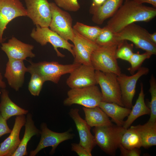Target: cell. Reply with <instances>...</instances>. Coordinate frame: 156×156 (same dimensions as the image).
<instances>
[{
	"mask_svg": "<svg viewBox=\"0 0 156 156\" xmlns=\"http://www.w3.org/2000/svg\"><path fill=\"white\" fill-rule=\"evenodd\" d=\"M40 129V142L36 148L30 152V156H35L42 149L49 146L52 147L50 154H53L59 144L66 140L73 139L75 136L74 134L70 133L71 129L62 133L53 131L48 128L46 124L44 122L41 124Z\"/></svg>",
	"mask_w": 156,
	"mask_h": 156,
	"instance_id": "cell-10",
	"label": "cell"
},
{
	"mask_svg": "<svg viewBox=\"0 0 156 156\" xmlns=\"http://www.w3.org/2000/svg\"><path fill=\"white\" fill-rule=\"evenodd\" d=\"M149 72L148 68L141 67L136 73L131 76L122 73L117 76V79L120 88L124 107L129 109L132 108L137 82L141 77L146 75Z\"/></svg>",
	"mask_w": 156,
	"mask_h": 156,
	"instance_id": "cell-11",
	"label": "cell"
},
{
	"mask_svg": "<svg viewBox=\"0 0 156 156\" xmlns=\"http://www.w3.org/2000/svg\"><path fill=\"white\" fill-rule=\"evenodd\" d=\"M150 87L149 90L151 96L150 103V118L148 122H156V80L153 74L149 81Z\"/></svg>",
	"mask_w": 156,
	"mask_h": 156,
	"instance_id": "cell-31",
	"label": "cell"
},
{
	"mask_svg": "<svg viewBox=\"0 0 156 156\" xmlns=\"http://www.w3.org/2000/svg\"><path fill=\"white\" fill-rule=\"evenodd\" d=\"M25 129L23 139L16 151L12 156H24L27 155V146L31 137L34 135L40 134V131L35 126L32 119V116L28 113L26 118Z\"/></svg>",
	"mask_w": 156,
	"mask_h": 156,
	"instance_id": "cell-24",
	"label": "cell"
},
{
	"mask_svg": "<svg viewBox=\"0 0 156 156\" xmlns=\"http://www.w3.org/2000/svg\"><path fill=\"white\" fill-rule=\"evenodd\" d=\"M126 129L122 126L113 124L94 127L92 131L95 144L105 153L114 155Z\"/></svg>",
	"mask_w": 156,
	"mask_h": 156,
	"instance_id": "cell-2",
	"label": "cell"
},
{
	"mask_svg": "<svg viewBox=\"0 0 156 156\" xmlns=\"http://www.w3.org/2000/svg\"><path fill=\"white\" fill-rule=\"evenodd\" d=\"M7 120L0 113V137L5 134L10 133L12 131L8 125Z\"/></svg>",
	"mask_w": 156,
	"mask_h": 156,
	"instance_id": "cell-37",
	"label": "cell"
},
{
	"mask_svg": "<svg viewBox=\"0 0 156 156\" xmlns=\"http://www.w3.org/2000/svg\"><path fill=\"white\" fill-rule=\"evenodd\" d=\"M27 16L26 9L20 0H0V43L8 24L18 17Z\"/></svg>",
	"mask_w": 156,
	"mask_h": 156,
	"instance_id": "cell-13",
	"label": "cell"
},
{
	"mask_svg": "<svg viewBox=\"0 0 156 156\" xmlns=\"http://www.w3.org/2000/svg\"><path fill=\"white\" fill-rule=\"evenodd\" d=\"M31 75L28 86V90L32 95L38 96L45 81L42 77L36 73H32Z\"/></svg>",
	"mask_w": 156,
	"mask_h": 156,
	"instance_id": "cell-33",
	"label": "cell"
},
{
	"mask_svg": "<svg viewBox=\"0 0 156 156\" xmlns=\"http://www.w3.org/2000/svg\"><path fill=\"white\" fill-rule=\"evenodd\" d=\"M156 16V8L126 0L110 18L106 26L114 34L137 22H148Z\"/></svg>",
	"mask_w": 156,
	"mask_h": 156,
	"instance_id": "cell-1",
	"label": "cell"
},
{
	"mask_svg": "<svg viewBox=\"0 0 156 156\" xmlns=\"http://www.w3.org/2000/svg\"><path fill=\"white\" fill-rule=\"evenodd\" d=\"M136 3L143 4L144 3H147L152 5L153 7H156V0H133Z\"/></svg>",
	"mask_w": 156,
	"mask_h": 156,
	"instance_id": "cell-39",
	"label": "cell"
},
{
	"mask_svg": "<svg viewBox=\"0 0 156 156\" xmlns=\"http://www.w3.org/2000/svg\"><path fill=\"white\" fill-rule=\"evenodd\" d=\"M34 48V45L23 42L14 37L7 42L2 43L1 47L8 59L23 61L27 57L32 58L35 56L32 52Z\"/></svg>",
	"mask_w": 156,
	"mask_h": 156,
	"instance_id": "cell-16",
	"label": "cell"
},
{
	"mask_svg": "<svg viewBox=\"0 0 156 156\" xmlns=\"http://www.w3.org/2000/svg\"><path fill=\"white\" fill-rule=\"evenodd\" d=\"M106 0H93V2L90 8L89 12L93 14L95 10L101 6Z\"/></svg>",
	"mask_w": 156,
	"mask_h": 156,
	"instance_id": "cell-38",
	"label": "cell"
},
{
	"mask_svg": "<svg viewBox=\"0 0 156 156\" xmlns=\"http://www.w3.org/2000/svg\"><path fill=\"white\" fill-rule=\"evenodd\" d=\"M149 36L151 41L156 44V32H155L153 34L150 33Z\"/></svg>",
	"mask_w": 156,
	"mask_h": 156,
	"instance_id": "cell-41",
	"label": "cell"
},
{
	"mask_svg": "<svg viewBox=\"0 0 156 156\" xmlns=\"http://www.w3.org/2000/svg\"><path fill=\"white\" fill-rule=\"evenodd\" d=\"M75 125L79 138V144L90 153L96 145L94 137L90 132L91 127L79 114V109H71L68 113Z\"/></svg>",
	"mask_w": 156,
	"mask_h": 156,
	"instance_id": "cell-17",
	"label": "cell"
},
{
	"mask_svg": "<svg viewBox=\"0 0 156 156\" xmlns=\"http://www.w3.org/2000/svg\"><path fill=\"white\" fill-rule=\"evenodd\" d=\"M119 148L120 152V156H139L141 151L139 148H135L127 149L124 147L121 144Z\"/></svg>",
	"mask_w": 156,
	"mask_h": 156,
	"instance_id": "cell-35",
	"label": "cell"
},
{
	"mask_svg": "<svg viewBox=\"0 0 156 156\" xmlns=\"http://www.w3.org/2000/svg\"><path fill=\"white\" fill-rule=\"evenodd\" d=\"M26 72H27V68L25 66L23 61L8 59L4 77L9 86L17 91L23 86Z\"/></svg>",
	"mask_w": 156,
	"mask_h": 156,
	"instance_id": "cell-18",
	"label": "cell"
},
{
	"mask_svg": "<svg viewBox=\"0 0 156 156\" xmlns=\"http://www.w3.org/2000/svg\"><path fill=\"white\" fill-rule=\"evenodd\" d=\"M95 71L92 66L81 64L70 73L66 83L70 88L96 85Z\"/></svg>",
	"mask_w": 156,
	"mask_h": 156,
	"instance_id": "cell-15",
	"label": "cell"
},
{
	"mask_svg": "<svg viewBox=\"0 0 156 156\" xmlns=\"http://www.w3.org/2000/svg\"><path fill=\"white\" fill-rule=\"evenodd\" d=\"M121 42H119L116 40L114 34L106 26L102 28L95 41L97 45L101 46L118 45Z\"/></svg>",
	"mask_w": 156,
	"mask_h": 156,
	"instance_id": "cell-29",
	"label": "cell"
},
{
	"mask_svg": "<svg viewBox=\"0 0 156 156\" xmlns=\"http://www.w3.org/2000/svg\"><path fill=\"white\" fill-rule=\"evenodd\" d=\"M118 45L99 46L93 52L91 61L92 66L95 70L112 73L117 76L121 73L115 55Z\"/></svg>",
	"mask_w": 156,
	"mask_h": 156,
	"instance_id": "cell-5",
	"label": "cell"
},
{
	"mask_svg": "<svg viewBox=\"0 0 156 156\" xmlns=\"http://www.w3.org/2000/svg\"><path fill=\"white\" fill-rule=\"evenodd\" d=\"M51 19L49 27L66 40L73 41L75 34L72 26L73 19L67 12L62 10L55 3H49Z\"/></svg>",
	"mask_w": 156,
	"mask_h": 156,
	"instance_id": "cell-8",
	"label": "cell"
},
{
	"mask_svg": "<svg viewBox=\"0 0 156 156\" xmlns=\"http://www.w3.org/2000/svg\"><path fill=\"white\" fill-rule=\"evenodd\" d=\"M67 97L63 101L64 105L70 106L73 104L81 105L87 108L98 106L102 101L101 91L96 85L77 88H71L67 93Z\"/></svg>",
	"mask_w": 156,
	"mask_h": 156,
	"instance_id": "cell-6",
	"label": "cell"
},
{
	"mask_svg": "<svg viewBox=\"0 0 156 156\" xmlns=\"http://www.w3.org/2000/svg\"><path fill=\"white\" fill-rule=\"evenodd\" d=\"M120 144L125 148L129 149H139L142 147L140 137L133 126L125 129L122 135Z\"/></svg>",
	"mask_w": 156,
	"mask_h": 156,
	"instance_id": "cell-27",
	"label": "cell"
},
{
	"mask_svg": "<svg viewBox=\"0 0 156 156\" xmlns=\"http://www.w3.org/2000/svg\"><path fill=\"white\" fill-rule=\"evenodd\" d=\"M56 5L66 11L76 12L80 8L77 0H54Z\"/></svg>",
	"mask_w": 156,
	"mask_h": 156,
	"instance_id": "cell-34",
	"label": "cell"
},
{
	"mask_svg": "<svg viewBox=\"0 0 156 156\" xmlns=\"http://www.w3.org/2000/svg\"><path fill=\"white\" fill-rule=\"evenodd\" d=\"M133 53V44H129L124 40L118 45L115 55L117 59L128 61Z\"/></svg>",
	"mask_w": 156,
	"mask_h": 156,
	"instance_id": "cell-32",
	"label": "cell"
},
{
	"mask_svg": "<svg viewBox=\"0 0 156 156\" xmlns=\"http://www.w3.org/2000/svg\"><path fill=\"white\" fill-rule=\"evenodd\" d=\"M73 28L83 37L94 42L102 29L98 26H89L79 22H77Z\"/></svg>",
	"mask_w": 156,
	"mask_h": 156,
	"instance_id": "cell-28",
	"label": "cell"
},
{
	"mask_svg": "<svg viewBox=\"0 0 156 156\" xmlns=\"http://www.w3.org/2000/svg\"><path fill=\"white\" fill-rule=\"evenodd\" d=\"M153 55L151 53L146 51L144 53L140 54L139 52L133 53L128 62L131 66L128 68L131 75L135 73L140 68L144 61L151 57Z\"/></svg>",
	"mask_w": 156,
	"mask_h": 156,
	"instance_id": "cell-30",
	"label": "cell"
},
{
	"mask_svg": "<svg viewBox=\"0 0 156 156\" xmlns=\"http://www.w3.org/2000/svg\"><path fill=\"white\" fill-rule=\"evenodd\" d=\"M82 108L85 120L91 127L113 124L109 117L99 106L92 108L83 107Z\"/></svg>",
	"mask_w": 156,
	"mask_h": 156,
	"instance_id": "cell-25",
	"label": "cell"
},
{
	"mask_svg": "<svg viewBox=\"0 0 156 156\" xmlns=\"http://www.w3.org/2000/svg\"><path fill=\"white\" fill-rule=\"evenodd\" d=\"M27 16L34 25L49 27L51 19L49 3L47 0H25Z\"/></svg>",
	"mask_w": 156,
	"mask_h": 156,
	"instance_id": "cell-12",
	"label": "cell"
},
{
	"mask_svg": "<svg viewBox=\"0 0 156 156\" xmlns=\"http://www.w3.org/2000/svg\"><path fill=\"white\" fill-rule=\"evenodd\" d=\"M95 75L96 83L101 88L102 101L114 103L124 107L117 76L114 73L96 70Z\"/></svg>",
	"mask_w": 156,
	"mask_h": 156,
	"instance_id": "cell-7",
	"label": "cell"
},
{
	"mask_svg": "<svg viewBox=\"0 0 156 156\" xmlns=\"http://www.w3.org/2000/svg\"><path fill=\"white\" fill-rule=\"evenodd\" d=\"M25 122V115L16 116L10 135L0 144V156H12L16 151L21 141L19 138L20 131Z\"/></svg>",
	"mask_w": 156,
	"mask_h": 156,
	"instance_id": "cell-19",
	"label": "cell"
},
{
	"mask_svg": "<svg viewBox=\"0 0 156 156\" xmlns=\"http://www.w3.org/2000/svg\"><path fill=\"white\" fill-rule=\"evenodd\" d=\"M98 106L111 118V121L119 126H122L124 119L128 116L131 110L114 103L103 101L101 102Z\"/></svg>",
	"mask_w": 156,
	"mask_h": 156,
	"instance_id": "cell-21",
	"label": "cell"
},
{
	"mask_svg": "<svg viewBox=\"0 0 156 156\" xmlns=\"http://www.w3.org/2000/svg\"><path fill=\"white\" fill-rule=\"evenodd\" d=\"M30 64L27 68V72L35 73L39 75L45 82L51 81L57 83L62 76L72 72L81 64L74 62L63 64L57 62L43 61L34 63L29 61Z\"/></svg>",
	"mask_w": 156,
	"mask_h": 156,
	"instance_id": "cell-3",
	"label": "cell"
},
{
	"mask_svg": "<svg viewBox=\"0 0 156 156\" xmlns=\"http://www.w3.org/2000/svg\"><path fill=\"white\" fill-rule=\"evenodd\" d=\"M6 87V84L5 82L3 80V77L1 72L0 69V88L3 89H5ZM1 94V91L0 90V95Z\"/></svg>",
	"mask_w": 156,
	"mask_h": 156,
	"instance_id": "cell-40",
	"label": "cell"
},
{
	"mask_svg": "<svg viewBox=\"0 0 156 156\" xmlns=\"http://www.w3.org/2000/svg\"><path fill=\"white\" fill-rule=\"evenodd\" d=\"M126 0H106L92 14V21L102 25L107 19L111 17Z\"/></svg>",
	"mask_w": 156,
	"mask_h": 156,
	"instance_id": "cell-20",
	"label": "cell"
},
{
	"mask_svg": "<svg viewBox=\"0 0 156 156\" xmlns=\"http://www.w3.org/2000/svg\"><path fill=\"white\" fill-rule=\"evenodd\" d=\"M1 95L0 114L6 120L12 116L25 115L28 112V110L20 107L11 100L9 92L5 89H2Z\"/></svg>",
	"mask_w": 156,
	"mask_h": 156,
	"instance_id": "cell-22",
	"label": "cell"
},
{
	"mask_svg": "<svg viewBox=\"0 0 156 156\" xmlns=\"http://www.w3.org/2000/svg\"><path fill=\"white\" fill-rule=\"evenodd\" d=\"M71 151L76 153L79 156H91L90 153L83 147L79 143H72L71 144Z\"/></svg>",
	"mask_w": 156,
	"mask_h": 156,
	"instance_id": "cell-36",
	"label": "cell"
},
{
	"mask_svg": "<svg viewBox=\"0 0 156 156\" xmlns=\"http://www.w3.org/2000/svg\"><path fill=\"white\" fill-rule=\"evenodd\" d=\"M73 30L75 34L73 42L74 62L92 66L91 58L92 54L99 46L95 42L83 37L74 29Z\"/></svg>",
	"mask_w": 156,
	"mask_h": 156,
	"instance_id": "cell-14",
	"label": "cell"
},
{
	"mask_svg": "<svg viewBox=\"0 0 156 156\" xmlns=\"http://www.w3.org/2000/svg\"><path fill=\"white\" fill-rule=\"evenodd\" d=\"M150 34L145 29L133 23L127 25L114 35L116 40L119 42L124 40L130 41L136 48L156 55V44L151 40Z\"/></svg>",
	"mask_w": 156,
	"mask_h": 156,
	"instance_id": "cell-4",
	"label": "cell"
},
{
	"mask_svg": "<svg viewBox=\"0 0 156 156\" xmlns=\"http://www.w3.org/2000/svg\"><path fill=\"white\" fill-rule=\"evenodd\" d=\"M36 26V27L33 29L30 34L31 37L35 41L42 46L46 45L47 43L51 44L58 57H63L65 56L58 50V48H60L67 50L74 57L73 44L52 31L49 27Z\"/></svg>",
	"mask_w": 156,
	"mask_h": 156,
	"instance_id": "cell-9",
	"label": "cell"
},
{
	"mask_svg": "<svg viewBox=\"0 0 156 156\" xmlns=\"http://www.w3.org/2000/svg\"><path fill=\"white\" fill-rule=\"evenodd\" d=\"M133 127L140 137L142 147L148 148L156 146V122L148 121L144 125H139Z\"/></svg>",
	"mask_w": 156,
	"mask_h": 156,
	"instance_id": "cell-26",
	"label": "cell"
},
{
	"mask_svg": "<svg viewBox=\"0 0 156 156\" xmlns=\"http://www.w3.org/2000/svg\"><path fill=\"white\" fill-rule=\"evenodd\" d=\"M140 90L138 98L135 105L133 106L127 119L124 121L122 126L125 129L129 128L138 117L150 114V109L146 105L145 102L143 85L142 83H140Z\"/></svg>",
	"mask_w": 156,
	"mask_h": 156,
	"instance_id": "cell-23",
	"label": "cell"
}]
</instances>
